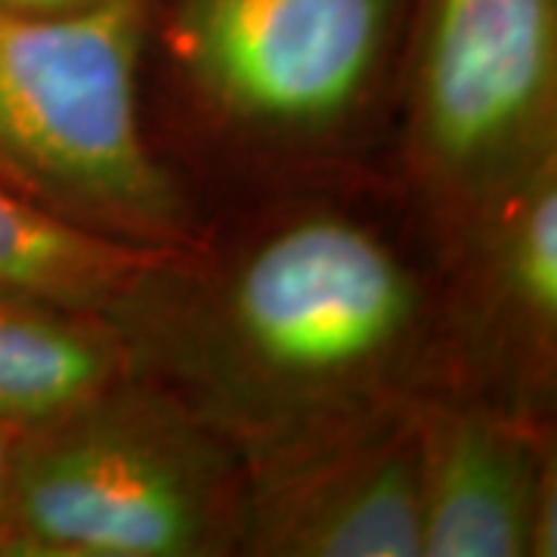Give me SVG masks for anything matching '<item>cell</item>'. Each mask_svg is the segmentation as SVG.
<instances>
[{"mask_svg": "<svg viewBox=\"0 0 557 557\" xmlns=\"http://www.w3.org/2000/svg\"><path fill=\"white\" fill-rule=\"evenodd\" d=\"M0 183H3V186H10V189H16V193H20V196H25V199L38 201L35 189H32V186H28V180L22 177L20 171L13 168V161L3 156V149H0Z\"/></svg>", "mask_w": 557, "mask_h": 557, "instance_id": "obj_13", "label": "cell"}, {"mask_svg": "<svg viewBox=\"0 0 557 557\" xmlns=\"http://www.w3.org/2000/svg\"><path fill=\"white\" fill-rule=\"evenodd\" d=\"M94 3L100 0H0V10L22 13V16H60V13H75Z\"/></svg>", "mask_w": 557, "mask_h": 557, "instance_id": "obj_12", "label": "cell"}, {"mask_svg": "<svg viewBox=\"0 0 557 557\" xmlns=\"http://www.w3.org/2000/svg\"><path fill=\"white\" fill-rule=\"evenodd\" d=\"M127 375V347L102 313L0 292L3 424H47Z\"/></svg>", "mask_w": 557, "mask_h": 557, "instance_id": "obj_9", "label": "cell"}, {"mask_svg": "<svg viewBox=\"0 0 557 557\" xmlns=\"http://www.w3.org/2000/svg\"><path fill=\"white\" fill-rule=\"evenodd\" d=\"M177 255L81 230L0 183V292L106 313L139 278Z\"/></svg>", "mask_w": 557, "mask_h": 557, "instance_id": "obj_10", "label": "cell"}, {"mask_svg": "<svg viewBox=\"0 0 557 557\" xmlns=\"http://www.w3.org/2000/svg\"><path fill=\"white\" fill-rule=\"evenodd\" d=\"M387 159L446 245L557 159V0H412Z\"/></svg>", "mask_w": 557, "mask_h": 557, "instance_id": "obj_5", "label": "cell"}, {"mask_svg": "<svg viewBox=\"0 0 557 557\" xmlns=\"http://www.w3.org/2000/svg\"><path fill=\"white\" fill-rule=\"evenodd\" d=\"M25 428H13L0 421V520L7 511V498H10V483H13V465H16V449Z\"/></svg>", "mask_w": 557, "mask_h": 557, "instance_id": "obj_11", "label": "cell"}, {"mask_svg": "<svg viewBox=\"0 0 557 557\" xmlns=\"http://www.w3.org/2000/svg\"><path fill=\"white\" fill-rule=\"evenodd\" d=\"M449 258L458 394L555 421L557 159L480 214Z\"/></svg>", "mask_w": 557, "mask_h": 557, "instance_id": "obj_6", "label": "cell"}, {"mask_svg": "<svg viewBox=\"0 0 557 557\" xmlns=\"http://www.w3.org/2000/svg\"><path fill=\"white\" fill-rule=\"evenodd\" d=\"M424 403L248 468L242 557H421Z\"/></svg>", "mask_w": 557, "mask_h": 557, "instance_id": "obj_7", "label": "cell"}, {"mask_svg": "<svg viewBox=\"0 0 557 557\" xmlns=\"http://www.w3.org/2000/svg\"><path fill=\"white\" fill-rule=\"evenodd\" d=\"M555 421L468 394L421 406V557H555Z\"/></svg>", "mask_w": 557, "mask_h": 557, "instance_id": "obj_8", "label": "cell"}, {"mask_svg": "<svg viewBox=\"0 0 557 557\" xmlns=\"http://www.w3.org/2000/svg\"><path fill=\"white\" fill-rule=\"evenodd\" d=\"M149 0L60 16L0 10V149L38 201L81 230L196 251L208 211L143 112Z\"/></svg>", "mask_w": 557, "mask_h": 557, "instance_id": "obj_4", "label": "cell"}, {"mask_svg": "<svg viewBox=\"0 0 557 557\" xmlns=\"http://www.w3.org/2000/svg\"><path fill=\"white\" fill-rule=\"evenodd\" d=\"M245 458L127 375L16 449L0 557H242Z\"/></svg>", "mask_w": 557, "mask_h": 557, "instance_id": "obj_3", "label": "cell"}, {"mask_svg": "<svg viewBox=\"0 0 557 557\" xmlns=\"http://www.w3.org/2000/svg\"><path fill=\"white\" fill-rule=\"evenodd\" d=\"M102 317L245 468L458 394L449 245L391 161L208 201Z\"/></svg>", "mask_w": 557, "mask_h": 557, "instance_id": "obj_1", "label": "cell"}, {"mask_svg": "<svg viewBox=\"0 0 557 557\" xmlns=\"http://www.w3.org/2000/svg\"><path fill=\"white\" fill-rule=\"evenodd\" d=\"M412 0H149L143 112L208 201L391 161Z\"/></svg>", "mask_w": 557, "mask_h": 557, "instance_id": "obj_2", "label": "cell"}]
</instances>
